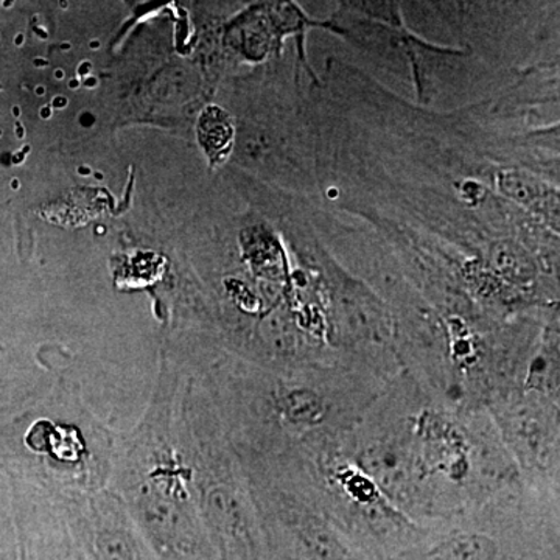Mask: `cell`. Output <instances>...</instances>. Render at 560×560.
<instances>
[{
	"instance_id": "obj_5",
	"label": "cell",
	"mask_w": 560,
	"mask_h": 560,
	"mask_svg": "<svg viewBox=\"0 0 560 560\" xmlns=\"http://www.w3.org/2000/svg\"><path fill=\"white\" fill-rule=\"evenodd\" d=\"M62 506L91 560H158L113 488L66 493Z\"/></svg>"
},
{
	"instance_id": "obj_2",
	"label": "cell",
	"mask_w": 560,
	"mask_h": 560,
	"mask_svg": "<svg viewBox=\"0 0 560 560\" xmlns=\"http://www.w3.org/2000/svg\"><path fill=\"white\" fill-rule=\"evenodd\" d=\"M176 430L201 521L219 560H276L257 501L238 477L219 407L183 368Z\"/></svg>"
},
{
	"instance_id": "obj_1",
	"label": "cell",
	"mask_w": 560,
	"mask_h": 560,
	"mask_svg": "<svg viewBox=\"0 0 560 560\" xmlns=\"http://www.w3.org/2000/svg\"><path fill=\"white\" fill-rule=\"evenodd\" d=\"M161 359L149 410L117 447L110 488L124 500L154 558L219 560L198 512L176 430L183 370L167 353Z\"/></svg>"
},
{
	"instance_id": "obj_7",
	"label": "cell",
	"mask_w": 560,
	"mask_h": 560,
	"mask_svg": "<svg viewBox=\"0 0 560 560\" xmlns=\"http://www.w3.org/2000/svg\"><path fill=\"white\" fill-rule=\"evenodd\" d=\"M480 140L485 150L488 151L490 156L495 160L510 162V164L518 165L547 179L548 183L555 184L560 187V154L541 153V151H526V150H512L501 149V147L490 145L482 139L481 132Z\"/></svg>"
},
{
	"instance_id": "obj_9",
	"label": "cell",
	"mask_w": 560,
	"mask_h": 560,
	"mask_svg": "<svg viewBox=\"0 0 560 560\" xmlns=\"http://www.w3.org/2000/svg\"><path fill=\"white\" fill-rule=\"evenodd\" d=\"M340 10L364 20L382 22L393 27H407L401 13V0H338Z\"/></svg>"
},
{
	"instance_id": "obj_8",
	"label": "cell",
	"mask_w": 560,
	"mask_h": 560,
	"mask_svg": "<svg viewBox=\"0 0 560 560\" xmlns=\"http://www.w3.org/2000/svg\"><path fill=\"white\" fill-rule=\"evenodd\" d=\"M280 415L293 425L311 427L324 418V401L319 394L308 388L291 389L279 400Z\"/></svg>"
},
{
	"instance_id": "obj_6",
	"label": "cell",
	"mask_w": 560,
	"mask_h": 560,
	"mask_svg": "<svg viewBox=\"0 0 560 560\" xmlns=\"http://www.w3.org/2000/svg\"><path fill=\"white\" fill-rule=\"evenodd\" d=\"M474 119L477 120L482 138L490 145L501 147V149L560 154V117L556 120L525 128L493 127V125L478 120L477 117H474Z\"/></svg>"
},
{
	"instance_id": "obj_3",
	"label": "cell",
	"mask_w": 560,
	"mask_h": 560,
	"mask_svg": "<svg viewBox=\"0 0 560 560\" xmlns=\"http://www.w3.org/2000/svg\"><path fill=\"white\" fill-rule=\"evenodd\" d=\"M327 25V31L382 62L390 72L404 66L415 90V102L425 108H433L444 95L470 98L485 95L492 86L493 70L470 51L436 46L408 27H393L342 10Z\"/></svg>"
},
{
	"instance_id": "obj_4",
	"label": "cell",
	"mask_w": 560,
	"mask_h": 560,
	"mask_svg": "<svg viewBox=\"0 0 560 560\" xmlns=\"http://www.w3.org/2000/svg\"><path fill=\"white\" fill-rule=\"evenodd\" d=\"M460 49L500 70L533 65L537 33L555 0H425Z\"/></svg>"
}]
</instances>
